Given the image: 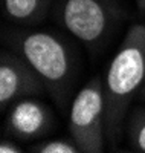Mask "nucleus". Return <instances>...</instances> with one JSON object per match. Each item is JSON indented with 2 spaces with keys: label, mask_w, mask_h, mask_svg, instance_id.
Here are the masks:
<instances>
[{
  "label": "nucleus",
  "mask_w": 145,
  "mask_h": 153,
  "mask_svg": "<svg viewBox=\"0 0 145 153\" xmlns=\"http://www.w3.org/2000/svg\"><path fill=\"white\" fill-rule=\"evenodd\" d=\"M3 43L23 57L38 74L46 92L61 112L72 104L70 97L78 78V57L66 38L50 29L3 28Z\"/></svg>",
  "instance_id": "f257e3e1"
},
{
  "label": "nucleus",
  "mask_w": 145,
  "mask_h": 153,
  "mask_svg": "<svg viewBox=\"0 0 145 153\" xmlns=\"http://www.w3.org/2000/svg\"><path fill=\"white\" fill-rule=\"evenodd\" d=\"M145 83V25H133L102 78L105 139L116 149L122 139L131 101Z\"/></svg>",
  "instance_id": "f03ea898"
},
{
  "label": "nucleus",
  "mask_w": 145,
  "mask_h": 153,
  "mask_svg": "<svg viewBox=\"0 0 145 153\" xmlns=\"http://www.w3.org/2000/svg\"><path fill=\"white\" fill-rule=\"evenodd\" d=\"M54 14L89 51H98L125 17L119 0H57Z\"/></svg>",
  "instance_id": "7ed1b4c3"
},
{
  "label": "nucleus",
  "mask_w": 145,
  "mask_h": 153,
  "mask_svg": "<svg viewBox=\"0 0 145 153\" xmlns=\"http://www.w3.org/2000/svg\"><path fill=\"white\" fill-rule=\"evenodd\" d=\"M69 133L81 153H101L105 149L102 76L90 78L69 107Z\"/></svg>",
  "instance_id": "20e7f679"
},
{
  "label": "nucleus",
  "mask_w": 145,
  "mask_h": 153,
  "mask_svg": "<svg viewBox=\"0 0 145 153\" xmlns=\"http://www.w3.org/2000/svg\"><path fill=\"white\" fill-rule=\"evenodd\" d=\"M46 92V86L34 68L12 49L0 54V110L6 112L16 101Z\"/></svg>",
  "instance_id": "39448f33"
},
{
  "label": "nucleus",
  "mask_w": 145,
  "mask_h": 153,
  "mask_svg": "<svg viewBox=\"0 0 145 153\" xmlns=\"http://www.w3.org/2000/svg\"><path fill=\"white\" fill-rule=\"evenodd\" d=\"M55 127L52 110L37 98H21L6 113L5 130L18 141H35L50 133Z\"/></svg>",
  "instance_id": "423d86ee"
},
{
  "label": "nucleus",
  "mask_w": 145,
  "mask_h": 153,
  "mask_svg": "<svg viewBox=\"0 0 145 153\" xmlns=\"http://www.w3.org/2000/svg\"><path fill=\"white\" fill-rule=\"evenodd\" d=\"M54 0H3L5 17L20 26L40 25L49 14Z\"/></svg>",
  "instance_id": "0eeeda50"
},
{
  "label": "nucleus",
  "mask_w": 145,
  "mask_h": 153,
  "mask_svg": "<svg viewBox=\"0 0 145 153\" xmlns=\"http://www.w3.org/2000/svg\"><path fill=\"white\" fill-rule=\"evenodd\" d=\"M124 133L128 139V144L133 147L136 152L145 153V107L136 106L130 109Z\"/></svg>",
  "instance_id": "6e6552de"
},
{
  "label": "nucleus",
  "mask_w": 145,
  "mask_h": 153,
  "mask_svg": "<svg viewBox=\"0 0 145 153\" xmlns=\"http://www.w3.org/2000/svg\"><path fill=\"white\" fill-rule=\"evenodd\" d=\"M32 153H81L72 138H57V139H43L29 149Z\"/></svg>",
  "instance_id": "1a4fd4ad"
},
{
  "label": "nucleus",
  "mask_w": 145,
  "mask_h": 153,
  "mask_svg": "<svg viewBox=\"0 0 145 153\" xmlns=\"http://www.w3.org/2000/svg\"><path fill=\"white\" fill-rule=\"evenodd\" d=\"M0 153H23V149L16 141L9 138H3L0 141Z\"/></svg>",
  "instance_id": "9d476101"
},
{
  "label": "nucleus",
  "mask_w": 145,
  "mask_h": 153,
  "mask_svg": "<svg viewBox=\"0 0 145 153\" xmlns=\"http://www.w3.org/2000/svg\"><path fill=\"white\" fill-rule=\"evenodd\" d=\"M136 3V9L141 16H145V0H135Z\"/></svg>",
  "instance_id": "9b49d317"
},
{
  "label": "nucleus",
  "mask_w": 145,
  "mask_h": 153,
  "mask_svg": "<svg viewBox=\"0 0 145 153\" xmlns=\"http://www.w3.org/2000/svg\"><path fill=\"white\" fill-rule=\"evenodd\" d=\"M138 97H139V100H141V101H145V83H144V86L141 87V91H139Z\"/></svg>",
  "instance_id": "f8f14e48"
}]
</instances>
